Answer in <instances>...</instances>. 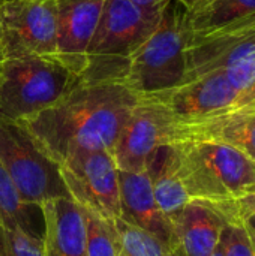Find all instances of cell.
I'll use <instances>...</instances> for the list:
<instances>
[{
	"label": "cell",
	"mask_w": 255,
	"mask_h": 256,
	"mask_svg": "<svg viewBox=\"0 0 255 256\" xmlns=\"http://www.w3.org/2000/svg\"><path fill=\"white\" fill-rule=\"evenodd\" d=\"M164 9H143L129 0H104L81 78L125 82L131 56L156 30Z\"/></svg>",
	"instance_id": "3957f363"
},
{
	"label": "cell",
	"mask_w": 255,
	"mask_h": 256,
	"mask_svg": "<svg viewBox=\"0 0 255 256\" xmlns=\"http://www.w3.org/2000/svg\"><path fill=\"white\" fill-rule=\"evenodd\" d=\"M180 4L185 6V9H189L195 4H200V3H204V2H209V0H177Z\"/></svg>",
	"instance_id": "4316f807"
},
{
	"label": "cell",
	"mask_w": 255,
	"mask_h": 256,
	"mask_svg": "<svg viewBox=\"0 0 255 256\" xmlns=\"http://www.w3.org/2000/svg\"><path fill=\"white\" fill-rule=\"evenodd\" d=\"M140 94L122 81L83 80L60 102L21 122L56 164L86 152L113 153Z\"/></svg>",
	"instance_id": "6da1fadb"
},
{
	"label": "cell",
	"mask_w": 255,
	"mask_h": 256,
	"mask_svg": "<svg viewBox=\"0 0 255 256\" xmlns=\"http://www.w3.org/2000/svg\"><path fill=\"white\" fill-rule=\"evenodd\" d=\"M222 72L225 74L233 88L242 96L243 106L255 94V54L234 63L233 66L227 68Z\"/></svg>",
	"instance_id": "603a6c76"
},
{
	"label": "cell",
	"mask_w": 255,
	"mask_h": 256,
	"mask_svg": "<svg viewBox=\"0 0 255 256\" xmlns=\"http://www.w3.org/2000/svg\"><path fill=\"white\" fill-rule=\"evenodd\" d=\"M143 9H164L171 0H129Z\"/></svg>",
	"instance_id": "484cf974"
},
{
	"label": "cell",
	"mask_w": 255,
	"mask_h": 256,
	"mask_svg": "<svg viewBox=\"0 0 255 256\" xmlns=\"http://www.w3.org/2000/svg\"><path fill=\"white\" fill-rule=\"evenodd\" d=\"M104 0H56V56L65 68L83 76L87 69V48L98 27Z\"/></svg>",
	"instance_id": "7c38bea8"
},
{
	"label": "cell",
	"mask_w": 255,
	"mask_h": 256,
	"mask_svg": "<svg viewBox=\"0 0 255 256\" xmlns=\"http://www.w3.org/2000/svg\"><path fill=\"white\" fill-rule=\"evenodd\" d=\"M81 81L54 57L0 62V120L21 123L60 102Z\"/></svg>",
	"instance_id": "277c9868"
},
{
	"label": "cell",
	"mask_w": 255,
	"mask_h": 256,
	"mask_svg": "<svg viewBox=\"0 0 255 256\" xmlns=\"http://www.w3.org/2000/svg\"><path fill=\"white\" fill-rule=\"evenodd\" d=\"M186 9L171 0L156 30L131 56L125 84L140 96L156 94L180 86L186 76Z\"/></svg>",
	"instance_id": "5b68a950"
},
{
	"label": "cell",
	"mask_w": 255,
	"mask_h": 256,
	"mask_svg": "<svg viewBox=\"0 0 255 256\" xmlns=\"http://www.w3.org/2000/svg\"><path fill=\"white\" fill-rule=\"evenodd\" d=\"M177 141V123L167 106L153 94L140 96L113 150L119 171L140 172L164 146Z\"/></svg>",
	"instance_id": "ba28073f"
},
{
	"label": "cell",
	"mask_w": 255,
	"mask_h": 256,
	"mask_svg": "<svg viewBox=\"0 0 255 256\" xmlns=\"http://www.w3.org/2000/svg\"><path fill=\"white\" fill-rule=\"evenodd\" d=\"M69 196L86 212L105 220L120 219L119 170L110 152H86L60 165Z\"/></svg>",
	"instance_id": "9c48e42d"
},
{
	"label": "cell",
	"mask_w": 255,
	"mask_h": 256,
	"mask_svg": "<svg viewBox=\"0 0 255 256\" xmlns=\"http://www.w3.org/2000/svg\"><path fill=\"white\" fill-rule=\"evenodd\" d=\"M219 243L224 256H255L245 230L236 222H228L224 226Z\"/></svg>",
	"instance_id": "d4e9b609"
},
{
	"label": "cell",
	"mask_w": 255,
	"mask_h": 256,
	"mask_svg": "<svg viewBox=\"0 0 255 256\" xmlns=\"http://www.w3.org/2000/svg\"><path fill=\"white\" fill-rule=\"evenodd\" d=\"M0 162L24 202L41 207L57 198H71L60 165L38 147L20 123L0 120Z\"/></svg>",
	"instance_id": "8992f818"
},
{
	"label": "cell",
	"mask_w": 255,
	"mask_h": 256,
	"mask_svg": "<svg viewBox=\"0 0 255 256\" xmlns=\"http://www.w3.org/2000/svg\"><path fill=\"white\" fill-rule=\"evenodd\" d=\"M156 96L180 124L213 118L242 106V96L222 70L200 75Z\"/></svg>",
	"instance_id": "30bf717a"
},
{
	"label": "cell",
	"mask_w": 255,
	"mask_h": 256,
	"mask_svg": "<svg viewBox=\"0 0 255 256\" xmlns=\"http://www.w3.org/2000/svg\"><path fill=\"white\" fill-rule=\"evenodd\" d=\"M252 54H255V15L212 33L188 36L183 82L204 74L225 70Z\"/></svg>",
	"instance_id": "8fae6325"
},
{
	"label": "cell",
	"mask_w": 255,
	"mask_h": 256,
	"mask_svg": "<svg viewBox=\"0 0 255 256\" xmlns=\"http://www.w3.org/2000/svg\"><path fill=\"white\" fill-rule=\"evenodd\" d=\"M86 256H122V244L114 222L86 212Z\"/></svg>",
	"instance_id": "44dd1931"
},
{
	"label": "cell",
	"mask_w": 255,
	"mask_h": 256,
	"mask_svg": "<svg viewBox=\"0 0 255 256\" xmlns=\"http://www.w3.org/2000/svg\"><path fill=\"white\" fill-rule=\"evenodd\" d=\"M185 140L218 141L242 152L255 162V112L234 110L197 123H177L176 142Z\"/></svg>",
	"instance_id": "2e32d148"
},
{
	"label": "cell",
	"mask_w": 255,
	"mask_h": 256,
	"mask_svg": "<svg viewBox=\"0 0 255 256\" xmlns=\"http://www.w3.org/2000/svg\"><path fill=\"white\" fill-rule=\"evenodd\" d=\"M0 244L8 256H45L44 240L32 237L21 230H3L0 226Z\"/></svg>",
	"instance_id": "7402d4cb"
},
{
	"label": "cell",
	"mask_w": 255,
	"mask_h": 256,
	"mask_svg": "<svg viewBox=\"0 0 255 256\" xmlns=\"http://www.w3.org/2000/svg\"><path fill=\"white\" fill-rule=\"evenodd\" d=\"M239 110H246V111H252L255 112V94L252 96V99L249 100V102H246L242 108H239Z\"/></svg>",
	"instance_id": "83f0119b"
},
{
	"label": "cell",
	"mask_w": 255,
	"mask_h": 256,
	"mask_svg": "<svg viewBox=\"0 0 255 256\" xmlns=\"http://www.w3.org/2000/svg\"><path fill=\"white\" fill-rule=\"evenodd\" d=\"M56 36V0H0V62L54 57Z\"/></svg>",
	"instance_id": "52a82bcc"
},
{
	"label": "cell",
	"mask_w": 255,
	"mask_h": 256,
	"mask_svg": "<svg viewBox=\"0 0 255 256\" xmlns=\"http://www.w3.org/2000/svg\"><path fill=\"white\" fill-rule=\"evenodd\" d=\"M122 244V256H183L182 252L168 248L152 234L132 226L122 219L114 220Z\"/></svg>",
	"instance_id": "ffe728a7"
},
{
	"label": "cell",
	"mask_w": 255,
	"mask_h": 256,
	"mask_svg": "<svg viewBox=\"0 0 255 256\" xmlns=\"http://www.w3.org/2000/svg\"><path fill=\"white\" fill-rule=\"evenodd\" d=\"M119 189L120 219L152 234L168 248L182 252L174 224L162 213L155 200L149 171H119Z\"/></svg>",
	"instance_id": "4fadbf2b"
},
{
	"label": "cell",
	"mask_w": 255,
	"mask_h": 256,
	"mask_svg": "<svg viewBox=\"0 0 255 256\" xmlns=\"http://www.w3.org/2000/svg\"><path fill=\"white\" fill-rule=\"evenodd\" d=\"M0 256H8L6 255V252H5V249L2 248V244H0Z\"/></svg>",
	"instance_id": "f546056e"
},
{
	"label": "cell",
	"mask_w": 255,
	"mask_h": 256,
	"mask_svg": "<svg viewBox=\"0 0 255 256\" xmlns=\"http://www.w3.org/2000/svg\"><path fill=\"white\" fill-rule=\"evenodd\" d=\"M210 256H224V252H222V248H221V243H219V246L216 248V250Z\"/></svg>",
	"instance_id": "f1b7e54d"
},
{
	"label": "cell",
	"mask_w": 255,
	"mask_h": 256,
	"mask_svg": "<svg viewBox=\"0 0 255 256\" xmlns=\"http://www.w3.org/2000/svg\"><path fill=\"white\" fill-rule=\"evenodd\" d=\"M38 214H42L41 207L23 201L0 162V226L8 231L21 230L32 237L42 238L44 219L39 220Z\"/></svg>",
	"instance_id": "d6986e66"
},
{
	"label": "cell",
	"mask_w": 255,
	"mask_h": 256,
	"mask_svg": "<svg viewBox=\"0 0 255 256\" xmlns=\"http://www.w3.org/2000/svg\"><path fill=\"white\" fill-rule=\"evenodd\" d=\"M255 15V0H209L186 9L189 36L221 30Z\"/></svg>",
	"instance_id": "ac0fdd59"
},
{
	"label": "cell",
	"mask_w": 255,
	"mask_h": 256,
	"mask_svg": "<svg viewBox=\"0 0 255 256\" xmlns=\"http://www.w3.org/2000/svg\"><path fill=\"white\" fill-rule=\"evenodd\" d=\"M171 146L191 201L228 204L255 194V162L242 152L209 140Z\"/></svg>",
	"instance_id": "7a4b0ae2"
},
{
	"label": "cell",
	"mask_w": 255,
	"mask_h": 256,
	"mask_svg": "<svg viewBox=\"0 0 255 256\" xmlns=\"http://www.w3.org/2000/svg\"><path fill=\"white\" fill-rule=\"evenodd\" d=\"M45 256H86V214L72 198L41 206Z\"/></svg>",
	"instance_id": "5bb4252c"
},
{
	"label": "cell",
	"mask_w": 255,
	"mask_h": 256,
	"mask_svg": "<svg viewBox=\"0 0 255 256\" xmlns=\"http://www.w3.org/2000/svg\"><path fill=\"white\" fill-rule=\"evenodd\" d=\"M225 214L216 204L189 201L176 220L179 244L185 256H210L221 242Z\"/></svg>",
	"instance_id": "9a60e30c"
},
{
	"label": "cell",
	"mask_w": 255,
	"mask_h": 256,
	"mask_svg": "<svg viewBox=\"0 0 255 256\" xmlns=\"http://www.w3.org/2000/svg\"><path fill=\"white\" fill-rule=\"evenodd\" d=\"M216 206L225 214L228 222H236L245 230L255 252V194L234 202Z\"/></svg>",
	"instance_id": "cb8c5ba5"
},
{
	"label": "cell",
	"mask_w": 255,
	"mask_h": 256,
	"mask_svg": "<svg viewBox=\"0 0 255 256\" xmlns=\"http://www.w3.org/2000/svg\"><path fill=\"white\" fill-rule=\"evenodd\" d=\"M147 171L159 208L173 224H176L191 200L179 172L174 146H164L158 148V152L149 160Z\"/></svg>",
	"instance_id": "e0dca14e"
}]
</instances>
